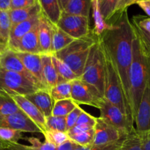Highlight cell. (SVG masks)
<instances>
[{
	"label": "cell",
	"instance_id": "24",
	"mask_svg": "<svg viewBox=\"0 0 150 150\" xmlns=\"http://www.w3.org/2000/svg\"><path fill=\"white\" fill-rule=\"evenodd\" d=\"M52 29V44L54 54L59 52L71 43L75 39L67 35L57 25L51 23Z\"/></svg>",
	"mask_w": 150,
	"mask_h": 150
},
{
	"label": "cell",
	"instance_id": "7",
	"mask_svg": "<svg viewBox=\"0 0 150 150\" xmlns=\"http://www.w3.org/2000/svg\"><path fill=\"white\" fill-rule=\"evenodd\" d=\"M98 108L100 113L99 117L116 127L122 134L127 136L135 129L133 124L129 120L127 116L105 98L100 100Z\"/></svg>",
	"mask_w": 150,
	"mask_h": 150
},
{
	"label": "cell",
	"instance_id": "21",
	"mask_svg": "<svg viewBox=\"0 0 150 150\" xmlns=\"http://www.w3.org/2000/svg\"><path fill=\"white\" fill-rule=\"evenodd\" d=\"M41 59L44 80L47 89L49 90L51 87L58 83L59 76L51 61V54H41Z\"/></svg>",
	"mask_w": 150,
	"mask_h": 150
},
{
	"label": "cell",
	"instance_id": "3",
	"mask_svg": "<svg viewBox=\"0 0 150 150\" xmlns=\"http://www.w3.org/2000/svg\"><path fill=\"white\" fill-rule=\"evenodd\" d=\"M101 42V41H100ZM104 56L103 97L117 107L134 125L132 108L126 98L117 70L108 51L101 42Z\"/></svg>",
	"mask_w": 150,
	"mask_h": 150
},
{
	"label": "cell",
	"instance_id": "43",
	"mask_svg": "<svg viewBox=\"0 0 150 150\" xmlns=\"http://www.w3.org/2000/svg\"><path fill=\"white\" fill-rule=\"evenodd\" d=\"M142 145V150H150V129L139 133Z\"/></svg>",
	"mask_w": 150,
	"mask_h": 150
},
{
	"label": "cell",
	"instance_id": "35",
	"mask_svg": "<svg viewBox=\"0 0 150 150\" xmlns=\"http://www.w3.org/2000/svg\"><path fill=\"white\" fill-rule=\"evenodd\" d=\"M118 150H142L140 138L136 128L125 136Z\"/></svg>",
	"mask_w": 150,
	"mask_h": 150
},
{
	"label": "cell",
	"instance_id": "32",
	"mask_svg": "<svg viewBox=\"0 0 150 150\" xmlns=\"http://www.w3.org/2000/svg\"><path fill=\"white\" fill-rule=\"evenodd\" d=\"M120 0H98L100 13L104 20L109 23L114 18Z\"/></svg>",
	"mask_w": 150,
	"mask_h": 150
},
{
	"label": "cell",
	"instance_id": "2",
	"mask_svg": "<svg viewBox=\"0 0 150 150\" xmlns=\"http://www.w3.org/2000/svg\"><path fill=\"white\" fill-rule=\"evenodd\" d=\"M147 72V53L140 38L133 28V59L130 69V85L132 110L134 120L146 84Z\"/></svg>",
	"mask_w": 150,
	"mask_h": 150
},
{
	"label": "cell",
	"instance_id": "4",
	"mask_svg": "<svg viewBox=\"0 0 150 150\" xmlns=\"http://www.w3.org/2000/svg\"><path fill=\"white\" fill-rule=\"evenodd\" d=\"M97 39L98 38L91 31L88 36L74 40L67 46L54 54L67 64L79 79L83 73L91 46Z\"/></svg>",
	"mask_w": 150,
	"mask_h": 150
},
{
	"label": "cell",
	"instance_id": "20",
	"mask_svg": "<svg viewBox=\"0 0 150 150\" xmlns=\"http://www.w3.org/2000/svg\"><path fill=\"white\" fill-rule=\"evenodd\" d=\"M41 12L47 19L54 24L57 25L59 20L62 10L58 0H38Z\"/></svg>",
	"mask_w": 150,
	"mask_h": 150
},
{
	"label": "cell",
	"instance_id": "31",
	"mask_svg": "<svg viewBox=\"0 0 150 150\" xmlns=\"http://www.w3.org/2000/svg\"><path fill=\"white\" fill-rule=\"evenodd\" d=\"M78 105H79L76 104L74 101L72 100V99H66L57 101L54 103L52 116L66 117Z\"/></svg>",
	"mask_w": 150,
	"mask_h": 150
},
{
	"label": "cell",
	"instance_id": "1",
	"mask_svg": "<svg viewBox=\"0 0 150 150\" xmlns=\"http://www.w3.org/2000/svg\"><path fill=\"white\" fill-rule=\"evenodd\" d=\"M109 23V29L98 38L112 59L125 95L132 108L130 69L133 59V27L127 10L114 16Z\"/></svg>",
	"mask_w": 150,
	"mask_h": 150
},
{
	"label": "cell",
	"instance_id": "22",
	"mask_svg": "<svg viewBox=\"0 0 150 150\" xmlns=\"http://www.w3.org/2000/svg\"><path fill=\"white\" fill-rule=\"evenodd\" d=\"M8 13L10 21H11L12 26H13V25H16L21 22L24 21L33 16L40 14L41 13V9L39 4L38 3L35 5L26 7V8L10 10Z\"/></svg>",
	"mask_w": 150,
	"mask_h": 150
},
{
	"label": "cell",
	"instance_id": "17",
	"mask_svg": "<svg viewBox=\"0 0 150 150\" xmlns=\"http://www.w3.org/2000/svg\"><path fill=\"white\" fill-rule=\"evenodd\" d=\"M25 98L34 104L45 118L52 115L55 102L51 98L49 90L40 89L33 93L26 95Z\"/></svg>",
	"mask_w": 150,
	"mask_h": 150
},
{
	"label": "cell",
	"instance_id": "39",
	"mask_svg": "<svg viewBox=\"0 0 150 150\" xmlns=\"http://www.w3.org/2000/svg\"><path fill=\"white\" fill-rule=\"evenodd\" d=\"M83 109L78 105L75 109H73L68 115L66 117V125H67V131L74 127L76 125L79 116L83 112Z\"/></svg>",
	"mask_w": 150,
	"mask_h": 150
},
{
	"label": "cell",
	"instance_id": "18",
	"mask_svg": "<svg viewBox=\"0 0 150 150\" xmlns=\"http://www.w3.org/2000/svg\"><path fill=\"white\" fill-rule=\"evenodd\" d=\"M38 25L30 32L23 35L16 45L10 49L18 53L40 54L38 35Z\"/></svg>",
	"mask_w": 150,
	"mask_h": 150
},
{
	"label": "cell",
	"instance_id": "6",
	"mask_svg": "<svg viewBox=\"0 0 150 150\" xmlns=\"http://www.w3.org/2000/svg\"><path fill=\"white\" fill-rule=\"evenodd\" d=\"M40 89L36 83L23 75L0 69V90L26 96Z\"/></svg>",
	"mask_w": 150,
	"mask_h": 150
},
{
	"label": "cell",
	"instance_id": "5",
	"mask_svg": "<svg viewBox=\"0 0 150 150\" xmlns=\"http://www.w3.org/2000/svg\"><path fill=\"white\" fill-rule=\"evenodd\" d=\"M79 79L95 86L103 96L104 56L101 42L98 38L91 46L83 73Z\"/></svg>",
	"mask_w": 150,
	"mask_h": 150
},
{
	"label": "cell",
	"instance_id": "37",
	"mask_svg": "<svg viewBox=\"0 0 150 150\" xmlns=\"http://www.w3.org/2000/svg\"><path fill=\"white\" fill-rule=\"evenodd\" d=\"M125 137L122 138L118 142L115 143L110 144L107 145H100V146H95V145H91L88 146H79L74 150H118L119 148L121 146L122 143L123 139Z\"/></svg>",
	"mask_w": 150,
	"mask_h": 150
},
{
	"label": "cell",
	"instance_id": "8",
	"mask_svg": "<svg viewBox=\"0 0 150 150\" xmlns=\"http://www.w3.org/2000/svg\"><path fill=\"white\" fill-rule=\"evenodd\" d=\"M57 25L75 40L88 36L92 31L89 26V18L68 14L63 11Z\"/></svg>",
	"mask_w": 150,
	"mask_h": 150
},
{
	"label": "cell",
	"instance_id": "41",
	"mask_svg": "<svg viewBox=\"0 0 150 150\" xmlns=\"http://www.w3.org/2000/svg\"><path fill=\"white\" fill-rule=\"evenodd\" d=\"M38 0H11L10 10L26 8L38 4Z\"/></svg>",
	"mask_w": 150,
	"mask_h": 150
},
{
	"label": "cell",
	"instance_id": "11",
	"mask_svg": "<svg viewBox=\"0 0 150 150\" xmlns=\"http://www.w3.org/2000/svg\"><path fill=\"white\" fill-rule=\"evenodd\" d=\"M94 131L95 136L92 145L95 146L115 143L126 136L116 127L104 121L100 117H97Z\"/></svg>",
	"mask_w": 150,
	"mask_h": 150
},
{
	"label": "cell",
	"instance_id": "49",
	"mask_svg": "<svg viewBox=\"0 0 150 150\" xmlns=\"http://www.w3.org/2000/svg\"><path fill=\"white\" fill-rule=\"evenodd\" d=\"M0 150H4V145L0 142Z\"/></svg>",
	"mask_w": 150,
	"mask_h": 150
},
{
	"label": "cell",
	"instance_id": "48",
	"mask_svg": "<svg viewBox=\"0 0 150 150\" xmlns=\"http://www.w3.org/2000/svg\"><path fill=\"white\" fill-rule=\"evenodd\" d=\"M7 48H8V47H7V45H2V44L0 43V58H1V55L3 54V53H4V51L7 49Z\"/></svg>",
	"mask_w": 150,
	"mask_h": 150
},
{
	"label": "cell",
	"instance_id": "40",
	"mask_svg": "<svg viewBox=\"0 0 150 150\" xmlns=\"http://www.w3.org/2000/svg\"><path fill=\"white\" fill-rule=\"evenodd\" d=\"M96 119L97 117L91 115L83 110V112L79 116L76 125H83L90 127H94L96 124Z\"/></svg>",
	"mask_w": 150,
	"mask_h": 150
},
{
	"label": "cell",
	"instance_id": "44",
	"mask_svg": "<svg viewBox=\"0 0 150 150\" xmlns=\"http://www.w3.org/2000/svg\"><path fill=\"white\" fill-rule=\"evenodd\" d=\"M138 1L139 0H120L118 5L117 7V10H116V14L114 16H118L122 12L127 10V8L129 7H130L133 4H136Z\"/></svg>",
	"mask_w": 150,
	"mask_h": 150
},
{
	"label": "cell",
	"instance_id": "27",
	"mask_svg": "<svg viewBox=\"0 0 150 150\" xmlns=\"http://www.w3.org/2000/svg\"><path fill=\"white\" fill-rule=\"evenodd\" d=\"M51 57L54 68L59 76L58 83L64 81H72L75 79H79L78 76L69 67V66L58 57H56L55 54H51Z\"/></svg>",
	"mask_w": 150,
	"mask_h": 150
},
{
	"label": "cell",
	"instance_id": "12",
	"mask_svg": "<svg viewBox=\"0 0 150 150\" xmlns=\"http://www.w3.org/2000/svg\"><path fill=\"white\" fill-rule=\"evenodd\" d=\"M12 97L16 105L21 111H23L41 130L42 135L47 130L46 118L42 115V113L38 108L29 100H28L25 96L16 95V94H9Z\"/></svg>",
	"mask_w": 150,
	"mask_h": 150
},
{
	"label": "cell",
	"instance_id": "42",
	"mask_svg": "<svg viewBox=\"0 0 150 150\" xmlns=\"http://www.w3.org/2000/svg\"><path fill=\"white\" fill-rule=\"evenodd\" d=\"M132 24H133V23H132ZM133 28H134L135 31H136V33H137V35H139V37L140 38L142 43H143L144 45L146 50L150 54V34L144 32V31L142 30V29H139V28L137 27V26H134L133 24Z\"/></svg>",
	"mask_w": 150,
	"mask_h": 150
},
{
	"label": "cell",
	"instance_id": "47",
	"mask_svg": "<svg viewBox=\"0 0 150 150\" xmlns=\"http://www.w3.org/2000/svg\"><path fill=\"white\" fill-rule=\"evenodd\" d=\"M59 1V5L60 7H61L62 10H64V8L65 7L66 4H67V2H68L70 0H58Z\"/></svg>",
	"mask_w": 150,
	"mask_h": 150
},
{
	"label": "cell",
	"instance_id": "28",
	"mask_svg": "<svg viewBox=\"0 0 150 150\" xmlns=\"http://www.w3.org/2000/svg\"><path fill=\"white\" fill-rule=\"evenodd\" d=\"M49 92L54 102L71 99V81H64L57 83L49 89Z\"/></svg>",
	"mask_w": 150,
	"mask_h": 150
},
{
	"label": "cell",
	"instance_id": "50",
	"mask_svg": "<svg viewBox=\"0 0 150 150\" xmlns=\"http://www.w3.org/2000/svg\"><path fill=\"white\" fill-rule=\"evenodd\" d=\"M1 65H0V69H1Z\"/></svg>",
	"mask_w": 150,
	"mask_h": 150
},
{
	"label": "cell",
	"instance_id": "10",
	"mask_svg": "<svg viewBox=\"0 0 150 150\" xmlns=\"http://www.w3.org/2000/svg\"><path fill=\"white\" fill-rule=\"evenodd\" d=\"M146 53L148 59L147 78L134 120V123L136 125V130L139 133L150 129V54L147 51Z\"/></svg>",
	"mask_w": 150,
	"mask_h": 150
},
{
	"label": "cell",
	"instance_id": "33",
	"mask_svg": "<svg viewBox=\"0 0 150 150\" xmlns=\"http://www.w3.org/2000/svg\"><path fill=\"white\" fill-rule=\"evenodd\" d=\"M22 133L20 130L10 127H0V142L4 145V149L7 145L18 143V141L22 138Z\"/></svg>",
	"mask_w": 150,
	"mask_h": 150
},
{
	"label": "cell",
	"instance_id": "9",
	"mask_svg": "<svg viewBox=\"0 0 150 150\" xmlns=\"http://www.w3.org/2000/svg\"><path fill=\"white\" fill-rule=\"evenodd\" d=\"M104 98L94 86L77 79L71 81V99L78 105L83 104L98 108Z\"/></svg>",
	"mask_w": 150,
	"mask_h": 150
},
{
	"label": "cell",
	"instance_id": "34",
	"mask_svg": "<svg viewBox=\"0 0 150 150\" xmlns=\"http://www.w3.org/2000/svg\"><path fill=\"white\" fill-rule=\"evenodd\" d=\"M43 136L45 138V142H48L57 147L70 140L67 132L47 130Z\"/></svg>",
	"mask_w": 150,
	"mask_h": 150
},
{
	"label": "cell",
	"instance_id": "45",
	"mask_svg": "<svg viewBox=\"0 0 150 150\" xmlns=\"http://www.w3.org/2000/svg\"><path fill=\"white\" fill-rule=\"evenodd\" d=\"M136 4L146 13L148 17H150V0H139Z\"/></svg>",
	"mask_w": 150,
	"mask_h": 150
},
{
	"label": "cell",
	"instance_id": "13",
	"mask_svg": "<svg viewBox=\"0 0 150 150\" xmlns=\"http://www.w3.org/2000/svg\"><path fill=\"white\" fill-rule=\"evenodd\" d=\"M17 53L18 56L23 62L29 73L35 80L40 89H48L45 85L42 74V66L41 54H29V53Z\"/></svg>",
	"mask_w": 150,
	"mask_h": 150
},
{
	"label": "cell",
	"instance_id": "14",
	"mask_svg": "<svg viewBox=\"0 0 150 150\" xmlns=\"http://www.w3.org/2000/svg\"><path fill=\"white\" fill-rule=\"evenodd\" d=\"M28 141L31 144V146L21 144L19 143L10 144L6 146L4 150H74L79 146V145L69 140L61 146H54L48 142H40L36 138H29Z\"/></svg>",
	"mask_w": 150,
	"mask_h": 150
},
{
	"label": "cell",
	"instance_id": "38",
	"mask_svg": "<svg viewBox=\"0 0 150 150\" xmlns=\"http://www.w3.org/2000/svg\"><path fill=\"white\" fill-rule=\"evenodd\" d=\"M131 23L142 30L150 34V17L144 16H135L132 18Z\"/></svg>",
	"mask_w": 150,
	"mask_h": 150
},
{
	"label": "cell",
	"instance_id": "26",
	"mask_svg": "<svg viewBox=\"0 0 150 150\" xmlns=\"http://www.w3.org/2000/svg\"><path fill=\"white\" fill-rule=\"evenodd\" d=\"M92 0H70L62 10L68 14L89 18Z\"/></svg>",
	"mask_w": 150,
	"mask_h": 150
},
{
	"label": "cell",
	"instance_id": "23",
	"mask_svg": "<svg viewBox=\"0 0 150 150\" xmlns=\"http://www.w3.org/2000/svg\"><path fill=\"white\" fill-rule=\"evenodd\" d=\"M91 9H92L94 21V28L92 29V32L95 36L99 38L105 30L109 29L111 23H107L104 20L100 10L98 0H92Z\"/></svg>",
	"mask_w": 150,
	"mask_h": 150
},
{
	"label": "cell",
	"instance_id": "29",
	"mask_svg": "<svg viewBox=\"0 0 150 150\" xmlns=\"http://www.w3.org/2000/svg\"><path fill=\"white\" fill-rule=\"evenodd\" d=\"M20 111L14 100L8 93L0 90V115L6 116Z\"/></svg>",
	"mask_w": 150,
	"mask_h": 150
},
{
	"label": "cell",
	"instance_id": "16",
	"mask_svg": "<svg viewBox=\"0 0 150 150\" xmlns=\"http://www.w3.org/2000/svg\"><path fill=\"white\" fill-rule=\"evenodd\" d=\"M50 22L41 12L38 25V41L40 54H54L52 44V29Z\"/></svg>",
	"mask_w": 150,
	"mask_h": 150
},
{
	"label": "cell",
	"instance_id": "15",
	"mask_svg": "<svg viewBox=\"0 0 150 150\" xmlns=\"http://www.w3.org/2000/svg\"><path fill=\"white\" fill-rule=\"evenodd\" d=\"M0 65H1V68L5 70H7V71L14 72V73H17L21 75H23L25 77L30 79L31 81H32L34 83H35L38 85V83H36V81H35L34 78L32 76V75L28 72L26 67H24L23 62L20 59V58L18 57L16 51H13V50L10 49V48H7L3 53L1 58H0Z\"/></svg>",
	"mask_w": 150,
	"mask_h": 150
},
{
	"label": "cell",
	"instance_id": "25",
	"mask_svg": "<svg viewBox=\"0 0 150 150\" xmlns=\"http://www.w3.org/2000/svg\"><path fill=\"white\" fill-rule=\"evenodd\" d=\"M70 141L80 146H88L92 145L95 136L94 128L88 130H79L72 127L67 131Z\"/></svg>",
	"mask_w": 150,
	"mask_h": 150
},
{
	"label": "cell",
	"instance_id": "36",
	"mask_svg": "<svg viewBox=\"0 0 150 150\" xmlns=\"http://www.w3.org/2000/svg\"><path fill=\"white\" fill-rule=\"evenodd\" d=\"M47 130L67 132L66 117L50 116L46 118Z\"/></svg>",
	"mask_w": 150,
	"mask_h": 150
},
{
	"label": "cell",
	"instance_id": "30",
	"mask_svg": "<svg viewBox=\"0 0 150 150\" xmlns=\"http://www.w3.org/2000/svg\"><path fill=\"white\" fill-rule=\"evenodd\" d=\"M12 23L8 11L0 10V43L8 47Z\"/></svg>",
	"mask_w": 150,
	"mask_h": 150
},
{
	"label": "cell",
	"instance_id": "19",
	"mask_svg": "<svg viewBox=\"0 0 150 150\" xmlns=\"http://www.w3.org/2000/svg\"><path fill=\"white\" fill-rule=\"evenodd\" d=\"M41 13L37 16L30 18L28 20L22 21L16 25H13L10 30L8 41V48H12L16 42L23 36L35 28L39 22Z\"/></svg>",
	"mask_w": 150,
	"mask_h": 150
},
{
	"label": "cell",
	"instance_id": "46",
	"mask_svg": "<svg viewBox=\"0 0 150 150\" xmlns=\"http://www.w3.org/2000/svg\"><path fill=\"white\" fill-rule=\"evenodd\" d=\"M11 0H0V10L9 11L10 10Z\"/></svg>",
	"mask_w": 150,
	"mask_h": 150
}]
</instances>
